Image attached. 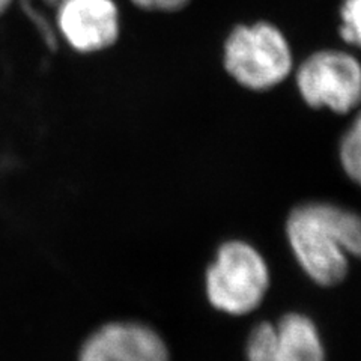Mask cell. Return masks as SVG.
I'll use <instances>...</instances> for the list:
<instances>
[{
    "instance_id": "cell-1",
    "label": "cell",
    "mask_w": 361,
    "mask_h": 361,
    "mask_svg": "<svg viewBox=\"0 0 361 361\" xmlns=\"http://www.w3.org/2000/svg\"><path fill=\"white\" fill-rule=\"evenodd\" d=\"M286 235L301 269L321 288L343 283L349 257L361 261V216L331 203H306L293 209Z\"/></svg>"
},
{
    "instance_id": "cell-2",
    "label": "cell",
    "mask_w": 361,
    "mask_h": 361,
    "mask_svg": "<svg viewBox=\"0 0 361 361\" xmlns=\"http://www.w3.org/2000/svg\"><path fill=\"white\" fill-rule=\"evenodd\" d=\"M271 274L264 256L245 241L223 243L205 273L209 306L223 314L243 318L265 301Z\"/></svg>"
},
{
    "instance_id": "cell-3",
    "label": "cell",
    "mask_w": 361,
    "mask_h": 361,
    "mask_svg": "<svg viewBox=\"0 0 361 361\" xmlns=\"http://www.w3.org/2000/svg\"><path fill=\"white\" fill-rule=\"evenodd\" d=\"M224 66L240 85L265 90L281 83L292 70L290 47L269 23L238 26L226 41Z\"/></svg>"
},
{
    "instance_id": "cell-4",
    "label": "cell",
    "mask_w": 361,
    "mask_h": 361,
    "mask_svg": "<svg viewBox=\"0 0 361 361\" xmlns=\"http://www.w3.org/2000/svg\"><path fill=\"white\" fill-rule=\"evenodd\" d=\"M297 85L310 107L348 113L361 103V65L343 51H318L300 66Z\"/></svg>"
},
{
    "instance_id": "cell-5",
    "label": "cell",
    "mask_w": 361,
    "mask_h": 361,
    "mask_svg": "<svg viewBox=\"0 0 361 361\" xmlns=\"http://www.w3.org/2000/svg\"><path fill=\"white\" fill-rule=\"evenodd\" d=\"M77 361H172L164 337L140 321H111L90 333Z\"/></svg>"
},
{
    "instance_id": "cell-6",
    "label": "cell",
    "mask_w": 361,
    "mask_h": 361,
    "mask_svg": "<svg viewBox=\"0 0 361 361\" xmlns=\"http://www.w3.org/2000/svg\"><path fill=\"white\" fill-rule=\"evenodd\" d=\"M58 26L74 50H104L119 37L118 6L113 0H61Z\"/></svg>"
},
{
    "instance_id": "cell-7",
    "label": "cell",
    "mask_w": 361,
    "mask_h": 361,
    "mask_svg": "<svg viewBox=\"0 0 361 361\" xmlns=\"http://www.w3.org/2000/svg\"><path fill=\"white\" fill-rule=\"evenodd\" d=\"M276 361H326L319 326L302 312H286L276 321Z\"/></svg>"
},
{
    "instance_id": "cell-8",
    "label": "cell",
    "mask_w": 361,
    "mask_h": 361,
    "mask_svg": "<svg viewBox=\"0 0 361 361\" xmlns=\"http://www.w3.org/2000/svg\"><path fill=\"white\" fill-rule=\"evenodd\" d=\"M245 361H276V322H257L247 336Z\"/></svg>"
},
{
    "instance_id": "cell-9",
    "label": "cell",
    "mask_w": 361,
    "mask_h": 361,
    "mask_svg": "<svg viewBox=\"0 0 361 361\" xmlns=\"http://www.w3.org/2000/svg\"><path fill=\"white\" fill-rule=\"evenodd\" d=\"M341 161L346 175L361 187V110L342 139Z\"/></svg>"
},
{
    "instance_id": "cell-10",
    "label": "cell",
    "mask_w": 361,
    "mask_h": 361,
    "mask_svg": "<svg viewBox=\"0 0 361 361\" xmlns=\"http://www.w3.org/2000/svg\"><path fill=\"white\" fill-rule=\"evenodd\" d=\"M341 13L342 38L348 44L361 47V0H345Z\"/></svg>"
},
{
    "instance_id": "cell-11",
    "label": "cell",
    "mask_w": 361,
    "mask_h": 361,
    "mask_svg": "<svg viewBox=\"0 0 361 361\" xmlns=\"http://www.w3.org/2000/svg\"><path fill=\"white\" fill-rule=\"evenodd\" d=\"M134 5L143 9H160V11H176L188 4V0H131Z\"/></svg>"
},
{
    "instance_id": "cell-12",
    "label": "cell",
    "mask_w": 361,
    "mask_h": 361,
    "mask_svg": "<svg viewBox=\"0 0 361 361\" xmlns=\"http://www.w3.org/2000/svg\"><path fill=\"white\" fill-rule=\"evenodd\" d=\"M11 2H13V0H0V16L5 13V9L9 6Z\"/></svg>"
}]
</instances>
